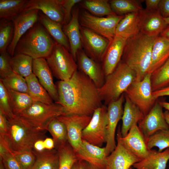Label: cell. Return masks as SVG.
I'll use <instances>...</instances> for the list:
<instances>
[{"label": "cell", "mask_w": 169, "mask_h": 169, "mask_svg": "<svg viewBox=\"0 0 169 169\" xmlns=\"http://www.w3.org/2000/svg\"><path fill=\"white\" fill-rule=\"evenodd\" d=\"M59 95L57 103L64 108L65 115L92 116L101 106L98 88L87 76L76 71L69 79L59 80L56 84Z\"/></svg>", "instance_id": "obj_1"}, {"label": "cell", "mask_w": 169, "mask_h": 169, "mask_svg": "<svg viewBox=\"0 0 169 169\" xmlns=\"http://www.w3.org/2000/svg\"><path fill=\"white\" fill-rule=\"evenodd\" d=\"M156 37L140 32L127 39L121 61L134 71L137 80H142L148 73L152 46Z\"/></svg>", "instance_id": "obj_2"}, {"label": "cell", "mask_w": 169, "mask_h": 169, "mask_svg": "<svg viewBox=\"0 0 169 169\" xmlns=\"http://www.w3.org/2000/svg\"><path fill=\"white\" fill-rule=\"evenodd\" d=\"M57 44L38 21L18 41L14 54H23L33 59L46 58Z\"/></svg>", "instance_id": "obj_3"}, {"label": "cell", "mask_w": 169, "mask_h": 169, "mask_svg": "<svg viewBox=\"0 0 169 169\" xmlns=\"http://www.w3.org/2000/svg\"><path fill=\"white\" fill-rule=\"evenodd\" d=\"M8 120L7 134L0 140L12 152L33 151L36 141L45 139L46 131L33 128L17 116Z\"/></svg>", "instance_id": "obj_4"}, {"label": "cell", "mask_w": 169, "mask_h": 169, "mask_svg": "<svg viewBox=\"0 0 169 169\" xmlns=\"http://www.w3.org/2000/svg\"><path fill=\"white\" fill-rule=\"evenodd\" d=\"M134 71L120 61L114 70L105 77L104 84L98 89L105 105L118 100L136 79Z\"/></svg>", "instance_id": "obj_5"}, {"label": "cell", "mask_w": 169, "mask_h": 169, "mask_svg": "<svg viewBox=\"0 0 169 169\" xmlns=\"http://www.w3.org/2000/svg\"><path fill=\"white\" fill-rule=\"evenodd\" d=\"M65 115L64 107L59 104L54 102L48 104L34 101L28 108L16 116L36 130L46 131L52 120Z\"/></svg>", "instance_id": "obj_6"}, {"label": "cell", "mask_w": 169, "mask_h": 169, "mask_svg": "<svg viewBox=\"0 0 169 169\" xmlns=\"http://www.w3.org/2000/svg\"><path fill=\"white\" fill-rule=\"evenodd\" d=\"M45 59L53 75L59 80L69 79L78 70L77 64L69 51L57 43Z\"/></svg>", "instance_id": "obj_7"}, {"label": "cell", "mask_w": 169, "mask_h": 169, "mask_svg": "<svg viewBox=\"0 0 169 169\" xmlns=\"http://www.w3.org/2000/svg\"><path fill=\"white\" fill-rule=\"evenodd\" d=\"M124 16L115 14L99 17L84 11L79 14V20L81 26L105 37L110 42L115 36L117 26Z\"/></svg>", "instance_id": "obj_8"}, {"label": "cell", "mask_w": 169, "mask_h": 169, "mask_svg": "<svg viewBox=\"0 0 169 169\" xmlns=\"http://www.w3.org/2000/svg\"><path fill=\"white\" fill-rule=\"evenodd\" d=\"M151 74L147 73L141 80L135 79L124 93L145 116L157 101L152 95Z\"/></svg>", "instance_id": "obj_9"}, {"label": "cell", "mask_w": 169, "mask_h": 169, "mask_svg": "<svg viewBox=\"0 0 169 169\" xmlns=\"http://www.w3.org/2000/svg\"><path fill=\"white\" fill-rule=\"evenodd\" d=\"M107 123V107L102 105L95 110L90 122L83 130L82 140L101 147L106 142Z\"/></svg>", "instance_id": "obj_10"}, {"label": "cell", "mask_w": 169, "mask_h": 169, "mask_svg": "<svg viewBox=\"0 0 169 169\" xmlns=\"http://www.w3.org/2000/svg\"><path fill=\"white\" fill-rule=\"evenodd\" d=\"M91 118L92 116L79 115H63L56 118L65 125L68 142L75 152L81 146L82 131L89 124Z\"/></svg>", "instance_id": "obj_11"}, {"label": "cell", "mask_w": 169, "mask_h": 169, "mask_svg": "<svg viewBox=\"0 0 169 169\" xmlns=\"http://www.w3.org/2000/svg\"><path fill=\"white\" fill-rule=\"evenodd\" d=\"M117 135L123 145L140 160L148 157L153 151L148 148L145 138L138 125L132 126L124 137L121 136L119 128Z\"/></svg>", "instance_id": "obj_12"}, {"label": "cell", "mask_w": 169, "mask_h": 169, "mask_svg": "<svg viewBox=\"0 0 169 169\" xmlns=\"http://www.w3.org/2000/svg\"><path fill=\"white\" fill-rule=\"evenodd\" d=\"M82 46L86 54L97 62L101 61L109 44V40L90 29L80 25Z\"/></svg>", "instance_id": "obj_13"}, {"label": "cell", "mask_w": 169, "mask_h": 169, "mask_svg": "<svg viewBox=\"0 0 169 169\" xmlns=\"http://www.w3.org/2000/svg\"><path fill=\"white\" fill-rule=\"evenodd\" d=\"M125 95L123 93L118 100L108 105V123L105 147L107 156L115 149L116 146L115 139V131L118 123L122 118L123 111V103Z\"/></svg>", "instance_id": "obj_14"}, {"label": "cell", "mask_w": 169, "mask_h": 169, "mask_svg": "<svg viewBox=\"0 0 169 169\" xmlns=\"http://www.w3.org/2000/svg\"><path fill=\"white\" fill-rule=\"evenodd\" d=\"M39 12L37 9L24 11L12 20L13 35L7 50L11 56L14 55L15 48L21 37L38 21Z\"/></svg>", "instance_id": "obj_15"}, {"label": "cell", "mask_w": 169, "mask_h": 169, "mask_svg": "<svg viewBox=\"0 0 169 169\" xmlns=\"http://www.w3.org/2000/svg\"><path fill=\"white\" fill-rule=\"evenodd\" d=\"M138 124L146 141L156 132L169 129V125L165 119L162 107L157 101L150 111Z\"/></svg>", "instance_id": "obj_16"}, {"label": "cell", "mask_w": 169, "mask_h": 169, "mask_svg": "<svg viewBox=\"0 0 169 169\" xmlns=\"http://www.w3.org/2000/svg\"><path fill=\"white\" fill-rule=\"evenodd\" d=\"M127 39L115 35L110 42L101 60L105 77L112 73L120 62Z\"/></svg>", "instance_id": "obj_17"}, {"label": "cell", "mask_w": 169, "mask_h": 169, "mask_svg": "<svg viewBox=\"0 0 169 169\" xmlns=\"http://www.w3.org/2000/svg\"><path fill=\"white\" fill-rule=\"evenodd\" d=\"M76 59L79 70L90 79L98 89L101 87L105 78L102 66L90 57L82 49L78 52Z\"/></svg>", "instance_id": "obj_18"}, {"label": "cell", "mask_w": 169, "mask_h": 169, "mask_svg": "<svg viewBox=\"0 0 169 169\" xmlns=\"http://www.w3.org/2000/svg\"><path fill=\"white\" fill-rule=\"evenodd\" d=\"M117 140L116 147L106 157L105 169H130L140 160L123 145L118 136Z\"/></svg>", "instance_id": "obj_19"}, {"label": "cell", "mask_w": 169, "mask_h": 169, "mask_svg": "<svg viewBox=\"0 0 169 169\" xmlns=\"http://www.w3.org/2000/svg\"><path fill=\"white\" fill-rule=\"evenodd\" d=\"M33 73L54 102L57 103L59 101V95L57 87L54 83L53 74L45 58L33 59Z\"/></svg>", "instance_id": "obj_20"}, {"label": "cell", "mask_w": 169, "mask_h": 169, "mask_svg": "<svg viewBox=\"0 0 169 169\" xmlns=\"http://www.w3.org/2000/svg\"><path fill=\"white\" fill-rule=\"evenodd\" d=\"M33 9L38 10L51 20L63 25L64 14L61 0H28L23 12Z\"/></svg>", "instance_id": "obj_21"}, {"label": "cell", "mask_w": 169, "mask_h": 169, "mask_svg": "<svg viewBox=\"0 0 169 169\" xmlns=\"http://www.w3.org/2000/svg\"><path fill=\"white\" fill-rule=\"evenodd\" d=\"M78 160H84L95 169H105L108 156L105 147L97 146L82 140L79 149L75 152Z\"/></svg>", "instance_id": "obj_22"}, {"label": "cell", "mask_w": 169, "mask_h": 169, "mask_svg": "<svg viewBox=\"0 0 169 169\" xmlns=\"http://www.w3.org/2000/svg\"><path fill=\"white\" fill-rule=\"evenodd\" d=\"M140 32L150 36H157L167 27L163 18L158 10L147 11L145 9L141 11Z\"/></svg>", "instance_id": "obj_23"}, {"label": "cell", "mask_w": 169, "mask_h": 169, "mask_svg": "<svg viewBox=\"0 0 169 169\" xmlns=\"http://www.w3.org/2000/svg\"><path fill=\"white\" fill-rule=\"evenodd\" d=\"M79 9H74L71 19L67 24L63 25V29L68 40L70 53L75 61L78 52L81 49L82 44L79 20Z\"/></svg>", "instance_id": "obj_24"}, {"label": "cell", "mask_w": 169, "mask_h": 169, "mask_svg": "<svg viewBox=\"0 0 169 169\" xmlns=\"http://www.w3.org/2000/svg\"><path fill=\"white\" fill-rule=\"evenodd\" d=\"M125 103L122 117V124L120 130L122 137L125 136L131 127L137 125L145 115L140 109L133 103L124 94Z\"/></svg>", "instance_id": "obj_25"}, {"label": "cell", "mask_w": 169, "mask_h": 169, "mask_svg": "<svg viewBox=\"0 0 169 169\" xmlns=\"http://www.w3.org/2000/svg\"><path fill=\"white\" fill-rule=\"evenodd\" d=\"M169 57V40L160 35L153 44L148 73L151 74L161 67Z\"/></svg>", "instance_id": "obj_26"}, {"label": "cell", "mask_w": 169, "mask_h": 169, "mask_svg": "<svg viewBox=\"0 0 169 169\" xmlns=\"http://www.w3.org/2000/svg\"><path fill=\"white\" fill-rule=\"evenodd\" d=\"M141 11L125 15L117 26L115 35L127 39L140 33Z\"/></svg>", "instance_id": "obj_27"}, {"label": "cell", "mask_w": 169, "mask_h": 169, "mask_svg": "<svg viewBox=\"0 0 169 169\" xmlns=\"http://www.w3.org/2000/svg\"><path fill=\"white\" fill-rule=\"evenodd\" d=\"M38 21L58 44L62 45L70 51L69 42L63 31L62 25L51 20L39 11Z\"/></svg>", "instance_id": "obj_28"}, {"label": "cell", "mask_w": 169, "mask_h": 169, "mask_svg": "<svg viewBox=\"0 0 169 169\" xmlns=\"http://www.w3.org/2000/svg\"><path fill=\"white\" fill-rule=\"evenodd\" d=\"M169 161V148L162 152L155 150L148 157L134 164L136 169H166Z\"/></svg>", "instance_id": "obj_29"}, {"label": "cell", "mask_w": 169, "mask_h": 169, "mask_svg": "<svg viewBox=\"0 0 169 169\" xmlns=\"http://www.w3.org/2000/svg\"><path fill=\"white\" fill-rule=\"evenodd\" d=\"M33 151L36 159L32 169H59V159L57 150L54 148L41 151Z\"/></svg>", "instance_id": "obj_30"}, {"label": "cell", "mask_w": 169, "mask_h": 169, "mask_svg": "<svg viewBox=\"0 0 169 169\" xmlns=\"http://www.w3.org/2000/svg\"><path fill=\"white\" fill-rule=\"evenodd\" d=\"M25 78L28 86V94L34 101L48 104L54 103L51 97L33 73Z\"/></svg>", "instance_id": "obj_31"}, {"label": "cell", "mask_w": 169, "mask_h": 169, "mask_svg": "<svg viewBox=\"0 0 169 169\" xmlns=\"http://www.w3.org/2000/svg\"><path fill=\"white\" fill-rule=\"evenodd\" d=\"M33 60L28 55L18 54L10 57V61L13 72L25 78L33 73Z\"/></svg>", "instance_id": "obj_32"}, {"label": "cell", "mask_w": 169, "mask_h": 169, "mask_svg": "<svg viewBox=\"0 0 169 169\" xmlns=\"http://www.w3.org/2000/svg\"><path fill=\"white\" fill-rule=\"evenodd\" d=\"M28 0H0V18L12 21L23 12Z\"/></svg>", "instance_id": "obj_33"}, {"label": "cell", "mask_w": 169, "mask_h": 169, "mask_svg": "<svg viewBox=\"0 0 169 169\" xmlns=\"http://www.w3.org/2000/svg\"><path fill=\"white\" fill-rule=\"evenodd\" d=\"M12 112L17 115L28 108L34 102L28 93L8 89Z\"/></svg>", "instance_id": "obj_34"}, {"label": "cell", "mask_w": 169, "mask_h": 169, "mask_svg": "<svg viewBox=\"0 0 169 169\" xmlns=\"http://www.w3.org/2000/svg\"><path fill=\"white\" fill-rule=\"evenodd\" d=\"M141 0H112L109 1L113 12L117 15L125 14L139 11L144 9Z\"/></svg>", "instance_id": "obj_35"}, {"label": "cell", "mask_w": 169, "mask_h": 169, "mask_svg": "<svg viewBox=\"0 0 169 169\" xmlns=\"http://www.w3.org/2000/svg\"><path fill=\"white\" fill-rule=\"evenodd\" d=\"M81 6L96 16H108L116 14L107 0H86L79 3Z\"/></svg>", "instance_id": "obj_36"}, {"label": "cell", "mask_w": 169, "mask_h": 169, "mask_svg": "<svg viewBox=\"0 0 169 169\" xmlns=\"http://www.w3.org/2000/svg\"><path fill=\"white\" fill-rule=\"evenodd\" d=\"M55 149L58 151L59 156V169H72L78 160L75 152L68 141Z\"/></svg>", "instance_id": "obj_37"}, {"label": "cell", "mask_w": 169, "mask_h": 169, "mask_svg": "<svg viewBox=\"0 0 169 169\" xmlns=\"http://www.w3.org/2000/svg\"><path fill=\"white\" fill-rule=\"evenodd\" d=\"M151 81L153 92L169 85V57L151 74Z\"/></svg>", "instance_id": "obj_38"}, {"label": "cell", "mask_w": 169, "mask_h": 169, "mask_svg": "<svg viewBox=\"0 0 169 169\" xmlns=\"http://www.w3.org/2000/svg\"><path fill=\"white\" fill-rule=\"evenodd\" d=\"M47 131L52 136L55 143V148L68 141L66 127L57 118H54L51 121Z\"/></svg>", "instance_id": "obj_39"}, {"label": "cell", "mask_w": 169, "mask_h": 169, "mask_svg": "<svg viewBox=\"0 0 169 169\" xmlns=\"http://www.w3.org/2000/svg\"><path fill=\"white\" fill-rule=\"evenodd\" d=\"M148 148L151 150L154 147L158 148V152H162L169 148V129L158 131L150 136L146 140Z\"/></svg>", "instance_id": "obj_40"}, {"label": "cell", "mask_w": 169, "mask_h": 169, "mask_svg": "<svg viewBox=\"0 0 169 169\" xmlns=\"http://www.w3.org/2000/svg\"><path fill=\"white\" fill-rule=\"evenodd\" d=\"M14 27L12 21L0 19V53L7 52L13 39Z\"/></svg>", "instance_id": "obj_41"}, {"label": "cell", "mask_w": 169, "mask_h": 169, "mask_svg": "<svg viewBox=\"0 0 169 169\" xmlns=\"http://www.w3.org/2000/svg\"><path fill=\"white\" fill-rule=\"evenodd\" d=\"M1 79L6 88L13 90L24 93H28V88L25 79L13 72L12 74Z\"/></svg>", "instance_id": "obj_42"}, {"label": "cell", "mask_w": 169, "mask_h": 169, "mask_svg": "<svg viewBox=\"0 0 169 169\" xmlns=\"http://www.w3.org/2000/svg\"><path fill=\"white\" fill-rule=\"evenodd\" d=\"M0 158L6 169H22L12 152L1 141H0Z\"/></svg>", "instance_id": "obj_43"}, {"label": "cell", "mask_w": 169, "mask_h": 169, "mask_svg": "<svg viewBox=\"0 0 169 169\" xmlns=\"http://www.w3.org/2000/svg\"><path fill=\"white\" fill-rule=\"evenodd\" d=\"M0 110L5 115L8 120L13 118V114L7 89L0 79Z\"/></svg>", "instance_id": "obj_44"}, {"label": "cell", "mask_w": 169, "mask_h": 169, "mask_svg": "<svg viewBox=\"0 0 169 169\" xmlns=\"http://www.w3.org/2000/svg\"><path fill=\"white\" fill-rule=\"evenodd\" d=\"M12 152L22 169H32L36 159L33 151H13Z\"/></svg>", "instance_id": "obj_45"}, {"label": "cell", "mask_w": 169, "mask_h": 169, "mask_svg": "<svg viewBox=\"0 0 169 169\" xmlns=\"http://www.w3.org/2000/svg\"><path fill=\"white\" fill-rule=\"evenodd\" d=\"M9 54L7 52L0 53V76L2 79L8 77L14 72L10 64V57Z\"/></svg>", "instance_id": "obj_46"}, {"label": "cell", "mask_w": 169, "mask_h": 169, "mask_svg": "<svg viewBox=\"0 0 169 169\" xmlns=\"http://www.w3.org/2000/svg\"><path fill=\"white\" fill-rule=\"evenodd\" d=\"M81 0H61V3L63 8L64 18L63 25L68 24L71 18V12L73 7L77 3H80Z\"/></svg>", "instance_id": "obj_47"}, {"label": "cell", "mask_w": 169, "mask_h": 169, "mask_svg": "<svg viewBox=\"0 0 169 169\" xmlns=\"http://www.w3.org/2000/svg\"><path fill=\"white\" fill-rule=\"evenodd\" d=\"M158 11L163 18L169 17V0H160Z\"/></svg>", "instance_id": "obj_48"}, {"label": "cell", "mask_w": 169, "mask_h": 169, "mask_svg": "<svg viewBox=\"0 0 169 169\" xmlns=\"http://www.w3.org/2000/svg\"><path fill=\"white\" fill-rule=\"evenodd\" d=\"M8 121L5 115L0 110V137H4L7 134Z\"/></svg>", "instance_id": "obj_49"}, {"label": "cell", "mask_w": 169, "mask_h": 169, "mask_svg": "<svg viewBox=\"0 0 169 169\" xmlns=\"http://www.w3.org/2000/svg\"><path fill=\"white\" fill-rule=\"evenodd\" d=\"M160 0H145L146 5L145 9L147 11L158 10Z\"/></svg>", "instance_id": "obj_50"}, {"label": "cell", "mask_w": 169, "mask_h": 169, "mask_svg": "<svg viewBox=\"0 0 169 169\" xmlns=\"http://www.w3.org/2000/svg\"><path fill=\"white\" fill-rule=\"evenodd\" d=\"M152 95L156 99L161 97L169 96V85L152 92Z\"/></svg>", "instance_id": "obj_51"}, {"label": "cell", "mask_w": 169, "mask_h": 169, "mask_svg": "<svg viewBox=\"0 0 169 169\" xmlns=\"http://www.w3.org/2000/svg\"><path fill=\"white\" fill-rule=\"evenodd\" d=\"M44 139H40L36 141L34 144L33 150L37 151H41L45 150Z\"/></svg>", "instance_id": "obj_52"}, {"label": "cell", "mask_w": 169, "mask_h": 169, "mask_svg": "<svg viewBox=\"0 0 169 169\" xmlns=\"http://www.w3.org/2000/svg\"><path fill=\"white\" fill-rule=\"evenodd\" d=\"M78 169H95L91 165L84 160H78L77 162Z\"/></svg>", "instance_id": "obj_53"}, {"label": "cell", "mask_w": 169, "mask_h": 169, "mask_svg": "<svg viewBox=\"0 0 169 169\" xmlns=\"http://www.w3.org/2000/svg\"><path fill=\"white\" fill-rule=\"evenodd\" d=\"M44 141L45 150H51L55 148V143L53 138H46Z\"/></svg>", "instance_id": "obj_54"}, {"label": "cell", "mask_w": 169, "mask_h": 169, "mask_svg": "<svg viewBox=\"0 0 169 169\" xmlns=\"http://www.w3.org/2000/svg\"><path fill=\"white\" fill-rule=\"evenodd\" d=\"M160 35L169 40V27L166 28L160 34Z\"/></svg>", "instance_id": "obj_55"}, {"label": "cell", "mask_w": 169, "mask_h": 169, "mask_svg": "<svg viewBox=\"0 0 169 169\" xmlns=\"http://www.w3.org/2000/svg\"><path fill=\"white\" fill-rule=\"evenodd\" d=\"M162 108H164L169 111V102L166 101L159 102Z\"/></svg>", "instance_id": "obj_56"}, {"label": "cell", "mask_w": 169, "mask_h": 169, "mask_svg": "<svg viewBox=\"0 0 169 169\" xmlns=\"http://www.w3.org/2000/svg\"><path fill=\"white\" fill-rule=\"evenodd\" d=\"M164 114L166 121L169 125V111L166 110L164 112Z\"/></svg>", "instance_id": "obj_57"}, {"label": "cell", "mask_w": 169, "mask_h": 169, "mask_svg": "<svg viewBox=\"0 0 169 169\" xmlns=\"http://www.w3.org/2000/svg\"><path fill=\"white\" fill-rule=\"evenodd\" d=\"M0 169H6L4 164L3 163L2 161L0 158Z\"/></svg>", "instance_id": "obj_58"}, {"label": "cell", "mask_w": 169, "mask_h": 169, "mask_svg": "<svg viewBox=\"0 0 169 169\" xmlns=\"http://www.w3.org/2000/svg\"><path fill=\"white\" fill-rule=\"evenodd\" d=\"M163 19L166 23L167 25H169V17L167 18H164Z\"/></svg>", "instance_id": "obj_59"}, {"label": "cell", "mask_w": 169, "mask_h": 169, "mask_svg": "<svg viewBox=\"0 0 169 169\" xmlns=\"http://www.w3.org/2000/svg\"><path fill=\"white\" fill-rule=\"evenodd\" d=\"M77 162L73 165L72 169H78L77 166Z\"/></svg>", "instance_id": "obj_60"}, {"label": "cell", "mask_w": 169, "mask_h": 169, "mask_svg": "<svg viewBox=\"0 0 169 169\" xmlns=\"http://www.w3.org/2000/svg\"><path fill=\"white\" fill-rule=\"evenodd\" d=\"M130 169H133L131 167Z\"/></svg>", "instance_id": "obj_61"}]
</instances>
